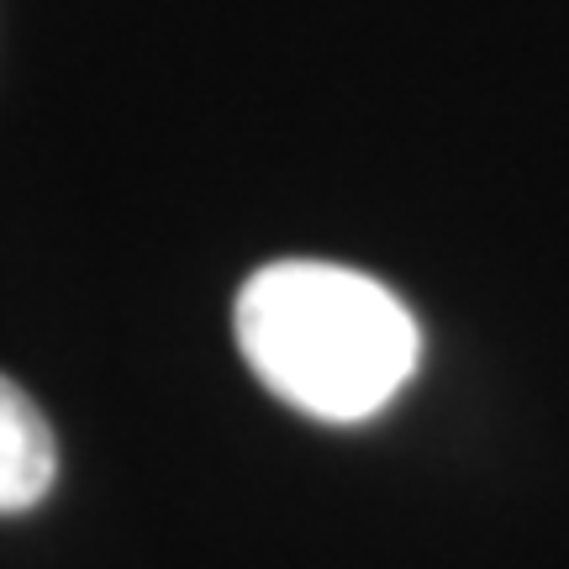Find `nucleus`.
Returning <instances> with one entry per match:
<instances>
[{"mask_svg":"<svg viewBox=\"0 0 569 569\" xmlns=\"http://www.w3.org/2000/svg\"><path fill=\"white\" fill-rule=\"evenodd\" d=\"M238 348L284 407L317 422H369L422 359L417 317L359 269L280 259L238 290Z\"/></svg>","mask_w":569,"mask_h":569,"instance_id":"f257e3e1","label":"nucleus"},{"mask_svg":"<svg viewBox=\"0 0 569 569\" xmlns=\"http://www.w3.org/2000/svg\"><path fill=\"white\" fill-rule=\"evenodd\" d=\"M59 475L53 427L38 411V401L0 375V517H21L48 501Z\"/></svg>","mask_w":569,"mask_h":569,"instance_id":"f03ea898","label":"nucleus"}]
</instances>
